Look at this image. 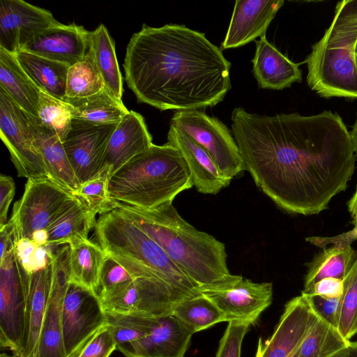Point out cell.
<instances>
[{
    "instance_id": "cell-53",
    "label": "cell",
    "mask_w": 357,
    "mask_h": 357,
    "mask_svg": "<svg viewBox=\"0 0 357 357\" xmlns=\"http://www.w3.org/2000/svg\"><path fill=\"white\" fill-rule=\"evenodd\" d=\"M356 62H357V57H356Z\"/></svg>"
},
{
    "instance_id": "cell-34",
    "label": "cell",
    "mask_w": 357,
    "mask_h": 357,
    "mask_svg": "<svg viewBox=\"0 0 357 357\" xmlns=\"http://www.w3.org/2000/svg\"><path fill=\"white\" fill-rule=\"evenodd\" d=\"M350 342L342 335L337 328L319 317L294 357H331Z\"/></svg>"
},
{
    "instance_id": "cell-43",
    "label": "cell",
    "mask_w": 357,
    "mask_h": 357,
    "mask_svg": "<svg viewBox=\"0 0 357 357\" xmlns=\"http://www.w3.org/2000/svg\"><path fill=\"white\" fill-rule=\"evenodd\" d=\"M249 326L250 324L243 321H229L215 357H241L243 340Z\"/></svg>"
},
{
    "instance_id": "cell-25",
    "label": "cell",
    "mask_w": 357,
    "mask_h": 357,
    "mask_svg": "<svg viewBox=\"0 0 357 357\" xmlns=\"http://www.w3.org/2000/svg\"><path fill=\"white\" fill-rule=\"evenodd\" d=\"M52 280L51 260L44 268L30 275L21 357H37L40 339Z\"/></svg>"
},
{
    "instance_id": "cell-44",
    "label": "cell",
    "mask_w": 357,
    "mask_h": 357,
    "mask_svg": "<svg viewBox=\"0 0 357 357\" xmlns=\"http://www.w3.org/2000/svg\"><path fill=\"white\" fill-rule=\"evenodd\" d=\"M303 294L305 296L311 308L320 319L337 328L341 297L328 298L312 294Z\"/></svg>"
},
{
    "instance_id": "cell-9",
    "label": "cell",
    "mask_w": 357,
    "mask_h": 357,
    "mask_svg": "<svg viewBox=\"0 0 357 357\" xmlns=\"http://www.w3.org/2000/svg\"><path fill=\"white\" fill-rule=\"evenodd\" d=\"M170 126L187 133L213 157L220 172L231 179L244 169L239 149L230 130L218 119L200 109L176 111Z\"/></svg>"
},
{
    "instance_id": "cell-51",
    "label": "cell",
    "mask_w": 357,
    "mask_h": 357,
    "mask_svg": "<svg viewBox=\"0 0 357 357\" xmlns=\"http://www.w3.org/2000/svg\"><path fill=\"white\" fill-rule=\"evenodd\" d=\"M116 349L121 352L126 357H139L132 354L128 350H126L123 346L117 347Z\"/></svg>"
},
{
    "instance_id": "cell-45",
    "label": "cell",
    "mask_w": 357,
    "mask_h": 357,
    "mask_svg": "<svg viewBox=\"0 0 357 357\" xmlns=\"http://www.w3.org/2000/svg\"><path fill=\"white\" fill-rule=\"evenodd\" d=\"M343 280L326 278L315 283L310 292L305 294L320 296L328 298H340L343 294Z\"/></svg>"
},
{
    "instance_id": "cell-13",
    "label": "cell",
    "mask_w": 357,
    "mask_h": 357,
    "mask_svg": "<svg viewBox=\"0 0 357 357\" xmlns=\"http://www.w3.org/2000/svg\"><path fill=\"white\" fill-rule=\"evenodd\" d=\"M116 126L72 120L63 145L80 185L96 177L104 168L107 144Z\"/></svg>"
},
{
    "instance_id": "cell-49",
    "label": "cell",
    "mask_w": 357,
    "mask_h": 357,
    "mask_svg": "<svg viewBox=\"0 0 357 357\" xmlns=\"http://www.w3.org/2000/svg\"><path fill=\"white\" fill-rule=\"evenodd\" d=\"M348 211L352 219V224L357 228V185L354 194L348 202Z\"/></svg>"
},
{
    "instance_id": "cell-39",
    "label": "cell",
    "mask_w": 357,
    "mask_h": 357,
    "mask_svg": "<svg viewBox=\"0 0 357 357\" xmlns=\"http://www.w3.org/2000/svg\"><path fill=\"white\" fill-rule=\"evenodd\" d=\"M337 329L347 340L357 334V259L343 280Z\"/></svg>"
},
{
    "instance_id": "cell-38",
    "label": "cell",
    "mask_w": 357,
    "mask_h": 357,
    "mask_svg": "<svg viewBox=\"0 0 357 357\" xmlns=\"http://www.w3.org/2000/svg\"><path fill=\"white\" fill-rule=\"evenodd\" d=\"M107 328L117 347L140 340L150 333L155 319L128 314H106Z\"/></svg>"
},
{
    "instance_id": "cell-35",
    "label": "cell",
    "mask_w": 357,
    "mask_h": 357,
    "mask_svg": "<svg viewBox=\"0 0 357 357\" xmlns=\"http://www.w3.org/2000/svg\"><path fill=\"white\" fill-rule=\"evenodd\" d=\"M104 88V82L89 50L82 60L68 69L64 100L89 97L99 93Z\"/></svg>"
},
{
    "instance_id": "cell-1",
    "label": "cell",
    "mask_w": 357,
    "mask_h": 357,
    "mask_svg": "<svg viewBox=\"0 0 357 357\" xmlns=\"http://www.w3.org/2000/svg\"><path fill=\"white\" fill-rule=\"evenodd\" d=\"M231 120L244 169L284 211L319 214L347 189L356 155L338 114L267 116L238 107Z\"/></svg>"
},
{
    "instance_id": "cell-3",
    "label": "cell",
    "mask_w": 357,
    "mask_h": 357,
    "mask_svg": "<svg viewBox=\"0 0 357 357\" xmlns=\"http://www.w3.org/2000/svg\"><path fill=\"white\" fill-rule=\"evenodd\" d=\"M116 210L157 243L199 289L231 278L225 245L188 223L172 203L150 210L121 204Z\"/></svg>"
},
{
    "instance_id": "cell-24",
    "label": "cell",
    "mask_w": 357,
    "mask_h": 357,
    "mask_svg": "<svg viewBox=\"0 0 357 357\" xmlns=\"http://www.w3.org/2000/svg\"><path fill=\"white\" fill-rule=\"evenodd\" d=\"M256 50L251 61L252 73L258 86L282 90L302 80L299 64L294 63L270 43L266 36L255 40Z\"/></svg>"
},
{
    "instance_id": "cell-30",
    "label": "cell",
    "mask_w": 357,
    "mask_h": 357,
    "mask_svg": "<svg viewBox=\"0 0 357 357\" xmlns=\"http://www.w3.org/2000/svg\"><path fill=\"white\" fill-rule=\"evenodd\" d=\"M357 259L349 243H338L324 249L307 264L302 294H309L315 283L326 278L344 280Z\"/></svg>"
},
{
    "instance_id": "cell-11",
    "label": "cell",
    "mask_w": 357,
    "mask_h": 357,
    "mask_svg": "<svg viewBox=\"0 0 357 357\" xmlns=\"http://www.w3.org/2000/svg\"><path fill=\"white\" fill-rule=\"evenodd\" d=\"M0 135L20 177H48L25 112L1 88Z\"/></svg>"
},
{
    "instance_id": "cell-5",
    "label": "cell",
    "mask_w": 357,
    "mask_h": 357,
    "mask_svg": "<svg viewBox=\"0 0 357 357\" xmlns=\"http://www.w3.org/2000/svg\"><path fill=\"white\" fill-rule=\"evenodd\" d=\"M356 57L357 0H344L306 59L309 86L324 98H357Z\"/></svg>"
},
{
    "instance_id": "cell-40",
    "label": "cell",
    "mask_w": 357,
    "mask_h": 357,
    "mask_svg": "<svg viewBox=\"0 0 357 357\" xmlns=\"http://www.w3.org/2000/svg\"><path fill=\"white\" fill-rule=\"evenodd\" d=\"M135 279L124 267L107 254L100 272L97 296L102 303L121 293Z\"/></svg>"
},
{
    "instance_id": "cell-15",
    "label": "cell",
    "mask_w": 357,
    "mask_h": 357,
    "mask_svg": "<svg viewBox=\"0 0 357 357\" xmlns=\"http://www.w3.org/2000/svg\"><path fill=\"white\" fill-rule=\"evenodd\" d=\"M52 280L37 357H66L63 335V310L70 283V246L52 254Z\"/></svg>"
},
{
    "instance_id": "cell-26",
    "label": "cell",
    "mask_w": 357,
    "mask_h": 357,
    "mask_svg": "<svg viewBox=\"0 0 357 357\" xmlns=\"http://www.w3.org/2000/svg\"><path fill=\"white\" fill-rule=\"evenodd\" d=\"M96 224V215L73 196L67 201L45 230V247L53 250L52 248L60 245H72L87 240L90 230Z\"/></svg>"
},
{
    "instance_id": "cell-18",
    "label": "cell",
    "mask_w": 357,
    "mask_h": 357,
    "mask_svg": "<svg viewBox=\"0 0 357 357\" xmlns=\"http://www.w3.org/2000/svg\"><path fill=\"white\" fill-rule=\"evenodd\" d=\"M90 31L75 24L61 22L36 33L21 51L70 66L82 60L89 48Z\"/></svg>"
},
{
    "instance_id": "cell-36",
    "label": "cell",
    "mask_w": 357,
    "mask_h": 357,
    "mask_svg": "<svg viewBox=\"0 0 357 357\" xmlns=\"http://www.w3.org/2000/svg\"><path fill=\"white\" fill-rule=\"evenodd\" d=\"M111 176L109 169L105 167L98 175L81 184L72 195L82 202L96 215L117 209L121 203L110 197L109 182Z\"/></svg>"
},
{
    "instance_id": "cell-6",
    "label": "cell",
    "mask_w": 357,
    "mask_h": 357,
    "mask_svg": "<svg viewBox=\"0 0 357 357\" xmlns=\"http://www.w3.org/2000/svg\"><path fill=\"white\" fill-rule=\"evenodd\" d=\"M95 231L98 244L134 278H156L186 295L200 294L160 246L116 209L100 215Z\"/></svg>"
},
{
    "instance_id": "cell-8",
    "label": "cell",
    "mask_w": 357,
    "mask_h": 357,
    "mask_svg": "<svg viewBox=\"0 0 357 357\" xmlns=\"http://www.w3.org/2000/svg\"><path fill=\"white\" fill-rule=\"evenodd\" d=\"M73 195L48 177L27 179L24 192L13 206V221L17 239H30L45 245V230Z\"/></svg>"
},
{
    "instance_id": "cell-17",
    "label": "cell",
    "mask_w": 357,
    "mask_h": 357,
    "mask_svg": "<svg viewBox=\"0 0 357 357\" xmlns=\"http://www.w3.org/2000/svg\"><path fill=\"white\" fill-rule=\"evenodd\" d=\"M59 23L47 10L22 0H1L0 48L16 54L38 31Z\"/></svg>"
},
{
    "instance_id": "cell-21",
    "label": "cell",
    "mask_w": 357,
    "mask_h": 357,
    "mask_svg": "<svg viewBox=\"0 0 357 357\" xmlns=\"http://www.w3.org/2000/svg\"><path fill=\"white\" fill-rule=\"evenodd\" d=\"M167 143L181 153L199 192L215 195L229 185L231 181L222 176L211 154L187 133L169 126Z\"/></svg>"
},
{
    "instance_id": "cell-48",
    "label": "cell",
    "mask_w": 357,
    "mask_h": 357,
    "mask_svg": "<svg viewBox=\"0 0 357 357\" xmlns=\"http://www.w3.org/2000/svg\"><path fill=\"white\" fill-rule=\"evenodd\" d=\"M331 357H357V341L350 343Z\"/></svg>"
},
{
    "instance_id": "cell-10",
    "label": "cell",
    "mask_w": 357,
    "mask_h": 357,
    "mask_svg": "<svg viewBox=\"0 0 357 357\" xmlns=\"http://www.w3.org/2000/svg\"><path fill=\"white\" fill-rule=\"evenodd\" d=\"M189 297L162 280L137 278L101 304L105 314L155 319L171 314L177 303Z\"/></svg>"
},
{
    "instance_id": "cell-50",
    "label": "cell",
    "mask_w": 357,
    "mask_h": 357,
    "mask_svg": "<svg viewBox=\"0 0 357 357\" xmlns=\"http://www.w3.org/2000/svg\"><path fill=\"white\" fill-rule=\"evenodd\" d=\"M350 137L354 151L357 155V114L355 123L353 126V129L350 132Z\"/></svg>"
},
{
    "instance_id": "cell-2",
    "label": "cell",
    "mask_w": 357,
    "mask_h": 357,
    "mask_svg": "<svg viewBox=\"0 0 357 357\" xmlns=\"http://www.w3.org/2000/svg\"><path fill=\"white\" fill-rule=\"evenodd\" d=\"M123 68L137 102L160 111L213 107L231 88L221 49L183 24H143L127 45Z\"/></svg>"
},
{
    "instance_id": "cell-22",
    "label": "cell",
    "mask_w": 357,
    "mask_h": 357,
    "mask_svg": "<svg viewBox=\"0 0 357 357\" xmlns=\"http://www.w3.org/2000/svg\"><path fill=\"white\" fill-rule=\"evenodd\" d=\"M153 144L152 136L144 117L130 110L117 124L110 136L105 155L104 167H108L112 175Z\"/></svg>"
},
{
    "instance_id": "cell-29",
    "label": "cell",
    "mask_w": 357,
    "mask_h": 357,
    "mask_svg": "<svg viewBox=\"0 0 357 357\" xmlns=\"http://www.w3.org/2000/svg\"><path fill=\"white\" fill-rule=\"evenodd\" d=\"M15 54L21 67L40 90L64 100L70 66L25 51Z\"/></svg>"
},
{
    "instance_id": "cell-14",
    "label": "cell",
    "mask_w": 357,
    "mask_h": 357,
    "mask_svg": "<svg viewBox=\"0 0 357 357\" xmlns=\"http://www.w3.org/2000/svg\"><path fill=\"white\" fill-rule=\"evenodd\" d=\"M107 324V317L97 294L70 282L63 310L66 356L70 357L85 340Z\"/></svg>"
},
{
    "instance_id": "cell-19",
    "label": "cell",
    "mask_w": 357,
    "mask_h": 357,
    "mask_svg": "<svg viewBox=\"0 0 357 357\" xmlns=\"http://www.w3.org/2000/svg\"><path fill=\"white\" fill-rule=\"evenodd\" d=\"M283 0H236L221 50L236 48L266 36Z\"/></svg>"
},
{
    "instance_id": "cell-23",
    "label": "cell",
    "mask_w": 357,
    "mask_h": 357,
    "mask_svg": "<svg viewBox=\"0 0 357 357\" xmlns=\"http://www.w3.org/2000/svg\"><path fill=\"white\" fill-rule=\"evenodd\" d=\"M25 114L35 145L43 160L49 178L73 193L79 188L80 184L68 158L63 142L37 116L26 112Z\"/></svg>"
},
{
    "instance_id": "cell-20",
    "label": "cell",
    "mask_w": 357,
    "mask_h": 357,
    "mask_svg": "<svg viewBox=\"0 0 357 357\" xmlns=\"http://www.w3.org/2000/svg\"><path fill=\"white\" fill-rule=\"evenodd\" d=\"M193 333L172 314L155 318L146 337L121 345L139 357H185Z\"/></svg>"
},
{
    "instance_id": "cell-12",
    "label": "cell",
    "mask_w": 357,
    "mask_h": 357,
    "mask_svg": "<svg viewBox=\"0 0 357 357\" xmlns=\"http://www.w3.org/2000/svg\"><path fill=\"white\" fill-rule=\"evenodd\" d=\"M225 314L227 321L254 324L272 303L273 284L254 282L241 275H232L225 282L199 289Z\"/></svg>"
},
{
    "instance_id": "cell-46",
    "label": "cell",
    "mask_w": 357,
    "mask_h": 357,
    "mask_svg": "<svg viewBox=\"0 0 357 357\" xmlns=\"http://www.w3.org/2000/svg\"><path fill=\"white\" fill-rule=\"evenodd\" d=\"M15 185L12 177L0 176V227L6 223L10 204L15 195Z\"/></svg>"
},
{
    "instance_id": "cell-41",
    "label": "cell",
    "mask_w": 357,
    "mask_h": 357,
    "mask_svg": "<svg viewBox=\"0 0 357 357\" xmlns=\"http://www.w3.org/2000/svg\"><path fill=\"white\" fill-rule=\"evenodd\" d=\"M15 253L20 262L30 274L46 266L51 260L50 256H52L48 248L27 238L17 241Z\"/></svg>"
},
{
    "instance_id": "cell-28",
    "label": "cell",
    "mask_w": 357,
    "mask_h": 357,
    "mask_svg": "<svg viewBox=\"0 0 357 357\" xmlns=\"http://www.w3.org/2000/svg\"><path fill=\"white\" fill-rule=\"evenodd\" d=\"M89 52L105 88L118 100L123 102V77L119 70L114 41L106 26L100 24L90 31Z\"/></svg>"
},
{
    "instance_id": "cell-33",
    "label": "cell",
    "mask_w": 357,
    "mask_h": 357,
    "mask_svg": "<svg viewBox=\"0 0 357 357\" xmlns=\"http://www.w3.org/2000/svg\"><path fill=\"white\" fill-rule=\"evenodd\" d=\"M172 314L193 334L220 322L227 321L222 312L202 294L180 301L174 307Z\"/></svg>"
},
{
    "instance_id": "cell-32",
    "label": "cell",
    "mask_w": 357,
    "mask_h": 357,
    "mask_svg": "<svg viewBox=\"0 0 357 357\" xmlns=\"http://www.w3.org/2000/svg\"><path fill=\"white\" fill-rule=\"evenodd\" d=\"M70 246V282L97 294L102 266L106 252L89 239Z\"/></svg>"
},
{
    "instance_id": "cell-52",
    "label": "cell",
    "mask_w": 357,
    "mask_h": 357,
    "mask_svg": "<svg viewBox=\"0 0 357 357\" xmlns=\"http://www.w3.org/2000/svg\"><path fill=\"white\" fill-rule=\"evenodd\" d=\"M0 357H21L20 356H17V355H13V356H10V355H8L6 353H1V354L0 355Z\"/></svg>"
},
{
    "instance_id": "cell-4",
    "label": "cell",
    "mask_w": 357,
    "mask_h": 357,
    "mask_svg": "<svg viewBox=\"0 0 357 357\" xmlns=\"http://www.w3.org/2000/svg\"><path fill=\"white\" fill-rule=\"evenodd\" d=\"M192 186L183 157L167 142L153 144L115 172L109 191L121 204L150 210L172 203L179 193Z\"/></svg>"
},
{
    "instance_id": "cell-47",
    "label": "cell",
    "mask_w": 357,
    "mask_h": 357,
    "mask_svg": "<svg viewBox=\"0 0 357 357\" xmlns=\"http://www.w3.org/2000/svg\"><path fill=\"white\" fill-rule=\"evenodd\" d=\"M17 241L15 224L10 219L5 225L0 227V259L3 258L8 251L15 248Z\"/></svg>"
},
{
    "instance_id": "cell-42",
    "label": "cell",
    "mask_w": 357,
    "mask_h": 357,
    "mask_svg": "<svg viewBox=\"0 0 357 357\" xmlns=\"http://www.w3.org/2000/svg\"><path fill=\"white\" fill-rule=\"evenodd\" d=\"M107 324L85 340L70 357H109L117 345Z\"/></svg>"
},
{
    "instance_id": "cell-7",
    "label": "cell",
    "mask_w": 357,
    "mask_h": 357,
    "mask_svg": "<svg viewBox=\"0 0 357 357\" xmlns=\"http://www.w3.org/2000/svg\"><path fill=\"white\" fill-rule=\"evenodd\" d=\"M30 273L18 260L15 248L0 259V346L21 356Z\"/></svg>"
},
{
    "instance_id": "cell-16",
    "label": "cell",
    "mask_w": 357,
    "mask_h": 357,
    "mask_svg": "<svg viewBox=\"0 0 357 357\" xmlns=\"http://www.w3.org/2000/svg\"><path fill=\"white\" fill-rule=\"evenodd\" d=\"M318 319L304 294L291 298L271 336L259 339L255 357H294Z\"/></svg>"
},
{
    "instance_id": "cell-27",
    "label": "cell",
    "mask_w": 357,
    "mask_h": 357,
    "mask_svg": "<svg viewBox=\"0 0 357 357\" xmlns=\"http://www.w3.org/2000/svg\"><path fill=\"white\" fill-rule=\"evenodd\" d=\"M0 88L24 111L38 117L40 89L18 63L15 54L0 48Z\"/></svg>"
},
{
    "instance_id": "cell-31",
    "label": "cell",
    "mask_w": 357,
    "mask_h": 357,
    "mask_svg": "<svg viewBox=\"0 0 357 357\" xmlns=\"http://www.w3.org/2000/svg\"><path fill=\"white\" fill-rule=\"evenodd\" d=\"M63 101L70 105L73 119L91 123L118 124L129 112L106 88L89 97Z\"/></svg>"
},
{
    "instance_id": "cell-37",
    "label": "cell",
    "mask_w": 357,
    "mask_h": 357,
    "mask_svg": "<svg viewBox=\"0 0 357 357\" xmlns=\"http://www.w3.org/2000/svg\"><path fill=\"white\" fill-rule=\"evenodd\" d=\"M38 118L63 142L70 129L73 120L70 107L68 102L40 90Z\"/></svg>"
}]
</instances>
